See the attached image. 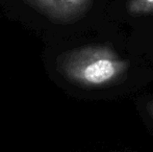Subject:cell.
<instances>
[{"mask_svg": "<svg viewBox=\"0 0 153 152\" xmlns=\"http://www.w3.org/2000/svg\"><path fill=\"white\" fill-rule=\"evenodd\" d=\"M126 8L132 16L152 14L153 0H129L126 4Z\"/></svg>", "mask_w": 153, "mask_h": 152, "instance_id": "obj_3", "label": "cell"}, {"mask_svg": "<svg viewBox=\"0 0 153 152\" xmlns=\"http://www.w3.org/2000/svg\"><path fill=\"white\" fill-rule=\"evenodd\" d=\"M38 12L56 22L70 23L83 17L93 0H23Z\"/></svg>", "mask_w": 153, "mask_h": 152, "instance_id": "obj_2", "label": "cell"}, {"mask_svg": "<svg viewBox=\"0 0 153 152\" xmlns=\"http://www.w3.org/2000/svg\"><path fill=\"white\" fill-rule=\"evenodd\" d=\"M124 59L106 45H91L62 53L57 69L68 80L85 87H106L118 82L129 70Z\"/></svg>", "mask_w": 153, "mask_h": 152, "instance_id": "obj_1", "label": "cell"}, {"mask_svg": "<svg viewBox=\"0 0 153 152\" xmlns=\"http://www.w3.org/2000/svg\"><path fill=\"white\" fill-rule=\"evenodd\" d=\"M146 108H147V112L151 117L153 118V100L150 102H148L147 105H146Z\"/></svg>", "mask_w": 153, "mask_h": 152, "instance_id": "obj_4", "label": "cell"}]
</instances>
